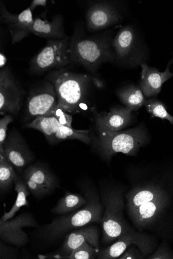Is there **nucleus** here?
I'll return each mask as SVG.
<instances>
[{
    "label": "nucleus",
    "instance_id": "nucleus-1",
    "mask_svg": "<svg viewBox=\"0 0 173 259\" xmlns=\"http://www.w3.org/2000/svg\"><path fill=\"white\" fill-rule=\"evenodd\" d=\"M172 196L164 188L155 184L133 187L126 195L127 213L139 231L153 230L161 225Z\"/></svg>",
    "mask_w": 173,
    "mask_h": 259
},
{
    "label": "nucleus",
    "instance_id": "nucleus-2",
    "mask_svg": "<svg viewBox=\"0 0 173 259\" xmlns=\"http://www.w3.org/2000/svg\"><path fill=\"white\" fill-rule=\"evenodd\" d=\"M85 194L88 202L83 207L68 215L55 219L41 228L40 235L44 240L53 243L72 230L102 222L103 206L99 196L92 191Z\"/></svg>",
    "mask_w": 173,
    "mask_h": 259
},
{
    "label": "nucleus",
    "instance_id": "nucleus-3",
    "mask_svg": "<svg viewBox=\"0 0 173 259\" xmlns=\"http://www.w3.org/2000/svg\"><path fill=\"white\" fill-rule=\"evenodd\" d=\"M110 34L85 36L75 33L70 39L71 63L80 64L92 73L116 58Z\"/></svg>",
    "mask_w": 173,
    "mask_h": 259
},
{
    "label": "nucleus",
    "instance_id": "nucleus-4",
    "mask_svg": "<svg viewBox=\"0 0 173 259\" xmlns=\"http://www.w3.org/2000/svg\"><path fill=\"white\" fill-rule=\"evenodd\" d=\"M97 144L101 154L107 159L121 153L135 155L147 141V135L142 127L126 131L112 132L96 126Z\"/></svg>",
    "mask_w": 173,
    "mask_h": 259
},
{
    "label": "nucleus",
    "instance_id": "nucleus-5",
    "mask_svg": "<svg viewBox=\"0 0 173 259\" xmlns=\"http://www.w3.org/2000/svg\"><path fill=\"white\" fill-rule=\"evenodd\" d=\"M102 198L105 207L101 222L102 242L107 244L133 229L128 225L123 216L125 200L122 193L118 190H110L104 192Z\"/></svg>",
    "mask_w": 173,
    "mask_h": 259
},
{
    "label": "nucleus",
    "instance_id": "nucleus-6",
    "mask_svg": "<svg viewBox=\"0 0 173 259\" xmlns=\"http://www.w3.org/2000/svg\"><path fill=\"white\" fill-rule=\"evenodd\" d=\"M50 81L55 87L57 106L67 113L77 110L84 97L88 76L59 70L53 74Z\"/></svg>",
    "mask_w": 173,
    "mask_h": 259
},
{
    "label": "nucleus",
    "instance_id": "nucleus-7",
    "mask_svg": "<svg viewBox=\"0 0 173 259\" xmlns=\"http://www.w3.org/2000/svg\"><path fill=\"white\" fill-rule=\"evenodd\" d=\"M25 126L42 133L48 143L56 145L67 140H78L89 145L91 143L88 130H77L61 124L50 113L36 117Z\"/></svg>",
    "mask_w": 173,
    "mask_h": 259
},
{
    "label": "nucleus",
    "instance_id": "nucleus-8",
    "mask_svg": "<svg viewBox=\"0 0 173 259\" xmlns=\"http://www.w3.org/2000/svg\"><path fill=\"white\" fill-rule=\"evenodd\" d=\"M70 38L48 40L44 48L31 61L33 73H43L53 69H60L71 63L69 51Z\"/></svg>",
    "mask_w": 173,
    "mask_h": 259
},
{
    "label": "nucleus",
    "instance_id": "nucleus-9",
    "mask_svg": "<svg viewBox=\"0 0 173 259\" xmlns=\"http://www.w3.org/2000/svg\"><path fill=\"white\" fill-rule=\"evenodd\" d=\"M132 245H136L147 256L155 251L156 242L147 234L132 230L122 235L111 246L100 250L97 257L99 259L118 258Z\"/></svg>",
    "mask_w": 173,
    "mask_h": 259
},
{
    "label": "nucleus",
    "instance_id": "nucleus-10",
    "mask_svg": "<svg viewBox=\"0 0 173 259\" xmlns=\"http://www.w3.org/2000/svg\"><path fill=\"white\" fill-rule=\"evenodd\" d=\"M30 193L41 198L51 194L59 185L54 173L41 163L31 164L22 174Z\"/></svg>",
    "mask_w": 173,
    "mask_h": 259
},
{
    "label": "nucleus",
    "instance_id": "nucleus-11",
    "mask_svg": "<svg viewBox=\"0 0 173 259\" xmlns=\"http://www.w3.org/2000/svg\"><path fill=\"white\" fill-rule=\"evenodd\" d=\"M24 94L10 69L2 68L0 72V111L2 114L17 115L22 106Z\"/></svg>",
    "mask_w": 173,
    "mask_h": 259
},
{
    "label": "nucleus",
    "instance_id": "nucleus-12",
    "mask_svg": "<svg viewBox=\"0 0 173 259\" xmlns=\"http://www.w3.org/2000/svg\"><path fill=\"white\" fill-rule=\"evenodd\" d=\"M0 153L3 154L18 174L23 172L30 165L34 155L25 140L17 131L11 132L4 145L0 148Z\"/></svg>",
    "mask_w": 173,
    "mask_h": 259
},
{
    "label": "nucleus",
    "instance_id": "nucleus-13",
    "mask_svg": "<svg viewBox=\"0 0 173 259\" xmlns=\"http://www.w3.org/2000/svg\"><path fill=\"white\" fill-rule=\"evenodd\" d=\"M38 227L39 225L31 214L23 213L6 221L0 220V238L7 243L23 247L27 244L29 239L22 229Z\"/></svg>",
    "mask_w": 173,
    "mask_h": 259
},
{
    "label": "nucleus",
    "instance_id": "nucleus-14",
    "mask_svg": "<svg viewBox=\"0 0 173 259\" xmlns=\"http://www.w3.org/2000/svg\"><path fill=\"white\" fill-rule=\"evenodd\" d=\"M58 105V99L54 83L47 81L30 94L27 103L28 119L34 120L52 111Z\"/></svg>",
    "mask_w": 173,
    "mask_h": 259
},
{
    "label": "nucleus",
    "instance_id": "nucleus-15",
    "mask_svg": "<svg viewBox=\"0 0 173 259\" xmlns=\"http://www.w3.org/2000/svg\"><path fill=\"white\" fill-rule=\"evenodd\" d=\"M0 13L1 21L8 27L13 44L21 41L31 33L34 18L29 7L20 14H14L10 13L1 2Z\"/></svg>",
    "mask_w": 173,
    "mask_h": 259
},
{
    "label": "nucleus",
    "instance_id": "nucleus-16",
    "mask_svg": "<svg viewBox=\"0 0 173 259\" xmlns=\"http://www.w3.org/2000/svg\"><path fill=\"white\" fill-rule=\"evenodd\" d=\"M121 17L111 5L100 2L91 6L86 14L87 27L89 31H100L117 24Z\"/></svg>",
    "mask_w": 173,
    "mask_h": 259
},
{
    "label": "nucleus",
    "instance_id": "nucleus-17",
    "mask_svg": "<svg viewBox=\"0 0 173 259\" xmlns=\"http://www.w3.org/2000/svg\"><path fill=\"white\" fill-rule=\"evenodd\" d=\"M99 233L94 226H89L68 234L62 246L54 256L57 258H63L71 254L73 250L87 242L95 248L99 249Z\"/></svg>",
    "mask_w": 173,
    "mask_h": 259
},
{
    "label": "nucleus",
    "instance_id": "nucleus-18",
    "mask_svg": "<svg viewBox=\"0 0 173 259\" xmlns=\"http://www.w3.org/2000/svg\"><path fill=\"white\" fill-rule=\"evenodd\" d=\"M170 62L164 72H160L154 68L146 63L142 65L141 89L145 98L155 97L161 91L162 84L171 77L173 74L169 71Z\"/></svg>",
    "mask_w": 173,
    "mask_h": 259
},
{
    "label": "nucleus",
    "instance_id": "nucleus-19",
    "mask_svg": "<svg viewBox=\"0 0 173 259\" xmlns=\"http://www.w3.org/2000/svg\"><path fill=\"white\" fill-rule=\"evenodd\" d=\"M93 111L96 126L112 132H119L126 127L132 117V111L126 107L113 109L108 112Z\"/></svg>",
    "mask_w": 173,
    "mask_h": 259
},
{
    "label": "nucleus",
    "instance_id": "nucleus-20",
    "mask_svg": "<svg viewBox=\"0 0 173 259\" xmlns=\"http://www.w3.org/2000/svg\"><path fill=\"white\" fill-rule=\"evenodd\" d=\"M31 31L36 35L49 39H62L66 37L63 18L61 15H55L51 21L45 17L34 18Z\"/></svg>",
    "mask_w": 173,
    "mask_h": 259
},
{
    "label": "nucleus",
    "instance_id": "nucleus-21",
    "mask_svg": "<svg viewBox=\"0 0 173 259\" xmlns=\"http://www.w3.org/2000/svg\"><path fill=\"white\" fill-rule=\"evenodd\" d=\"M136 35L133 28L127 26L118 32L112 41L116 58L127 60L133 53L135 48Z\"/></svg>",
    "mask_w": 173,
    "mask_h": 259
},
{
    "label": "nucleus",
    "instance_id": "nucleus-22",
    "mask_svg": "<svg viewBox=\"0 0 173 259\" xmlns=\"http://www.w3.org/2000/svg\"><path fill=\"white\" fill-rule=\"evenodd\" d=\"M88 202L87 199L82 195L67 192L56 205L52 208V213L64 215L76 211Z\"/></svg>",
    "mask_w": 173,
    "mask_h": 259
},
{
    "label": "nucleus",
    "instance_id": "nucleus-23",
    "mask_svg": "<svg viewBox=\"0 0 173 259\" xmlns=\"http://www.w3.org/2000/svg\"><path fill=\"white\" fill-rule=\"evenodd\" d=\"M15 191L17 193V199L14 205L9 212H5L1 220L6 221L13 218L18 211L22 206H28L27 197L30 195L28 186L22 177L16 175L14 180Z\"/></svg>",
    "mask_w": 173,
    "mask_h": 259
},
{
    "label": "nucleus",
    "instance_id": "nucleus-24",
    "mask_svg": "<svg viewBox=\"0 0 173 259\" xmlns=\"http://www.w3.org/2000/svg\"><path fill=\"white\" fill-rule=\"evenodd\" d=\"M118 95L125 107L136 111L145 105V97L141 88L135 85H130L120 90Z\"/></svg>",
    "mask_w": 173,
    "mask_h": 259
},
{
    "label": "nucleus",
    "instance_id": "nucleus-25",
    "mask_svg": "<svg viewBox=\"0 0 173 259\" xmlns=\"http://www.w3.org/2000/svg\"><path fill=\"white\" fill-rule=\"evenodd\" d=\"M16 172L3 154L0 153V190L7 191L14 184Z\"/></svg>",
    "mask_w": 173,
    "mask_h": 259
},
{
    "label": "nucleus",
    "instance_id": "nucleus-26",
    "mask_svg": "<svg viewBox=\"0 0 173 259\" xmlns=\"http://www.w3.org/2000/svg\"><path fill=\"white\" fill-rule=\"evenodd\" d=\"M144 106L153 117H156L163 120H167L173 124V116L167 111L165 105L162 102L156 100H150L146 101Z\"/></svg>",
    "mask_w": 173,
    "mask_h": 259
},
{
    "label": "nucleus",
    "instance_id": "nucleus-27",
    "mask_svg": "<svg viewBox=\"0 0 173 259\" xmlns=\"http://www.w3.org/2000/svg\"><path fill=\"white\" fill-rule=\"evenodd\" d=\"M100 249H97L86 242L83 245L73 250L71 254L63 258L93 259L96 257Z\"/></svg>",
    "mask_w": 173,
    "mask_h": 259
},
{
    "label": "nucleus",
    "instance_id": "nucleus-28",
    "mask_svg": "<svg viewBox=\"0 0 173 259\" xmlns=\"http://www.w3.org/2000/svg\"><path fill=\"white\" fill-rule=\"evenodd\" d=\"M48 113L55 117L59 123L62 125L67 127H72V115L62 109L56 106Z\"/></svg>",
    "mask_w": 173,
    "mask_h": 259
},
{
    "label": "nucleus",
    "instance_id": "nucleus-29",
    "mask_svg": "<svg viewBox=\"0 0 173 259\" xmlns=\"http://www.w3.org/2000/svg\"><path fill=\"white\" fill-rule=\"evenodd\" d=\"M149 259H173V252L167 244L163 242L151 254L148 256Z\"/></svg>",
    "mask_w": 173,
    "mask_h": 259
},
{
    "label": "nucleus",
    "instance_id": "nucleus-30",
    "mask_svg": "<svg viewBox=\"0 0 173 259\" xmlns=\"http://www.w3.org/2000/svg\"><path fill=\"white\" fill-rule=\"evenodd\" d=\"M13 121V117L10 114L5 115L0 120V148H2L5 143L9 125Z\"/></svg>",
    "mask_w": 173,
    "mask_h": 259
},
{
    "label": "nucleus",
    "instance_id": "nucleus-31",
    "mask_svg": "<svg viewBox=\"0 0 173 259\" xmlns=\"http://www.w3.org/2000/svg\"><path fill=\"white\" fill-rule=\"evenodd\" d=\"M146 256L136 245L130 246L119 257V259H143Z\"/></svg>",
    "mask_w": 173,
    "mask_h": 259
},
{
    "label": "nucleus",
    "instance_id": "nucleus-32",
    "mask_svg": "<svg viewBox=\"0 0 173 259\" xmlns=\"http://www.w3.org/2000/svg\"><path fill=\"white\" fill-rule=\"evenodd\" d=\"M47 3V0H33L29 8L32 12L38 7H45Z\"/></svg>",
    "mask_w": 173,
    "mask_h": 259
},
{
    "label": "nucleus",
    "instance_id": "nucleus-33",
    "mask_svg": "<svg viewBox=\"0 0 173 259\" xmlns=\"http://www.w3.org/2000/svg\"><path fill=\"white\" fill-rule=\"evenodd\" d=\"M0 67L3 68L7 62V59L6 57L3 53L0 54Z\"/></svg>",
    "mask_w": 173,
    "mask_h": 259
}]
</instances>
